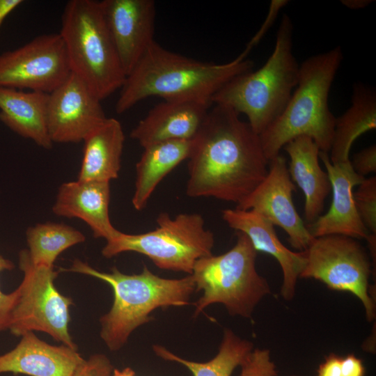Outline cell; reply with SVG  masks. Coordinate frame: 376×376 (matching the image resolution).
I'll list each match as a JSON object with an SVG mask.
<instances>
[{"instance_id": "14", "label": "cell", "mask_w": 376, "mask_h": 376, "mask_svg": "<svg viewBox=\"0 0 376 376\" xmlns=\"http://www.w3.org/2000/svg\"><path fill=\"white\" fill-rule=\"evenodd\" d=\"M102 12L127 76L155 41L153 0H103Z\"/></svg>"}, {"instance_id": "19", "label": "cell", "mask_w": 376, "mask_h": 376, "mask_svg": "<svg viewBox=\"0 0 376 376\" xmlns=\"http://www.w3.org/2000/svg\"><path fill=\"white\" fill-rule=\"evenodd\" d=\"M83 361L77 350L65 345H51L29 331L22 336L14 349L0 355V374L71 376Z\"/></svg>"}, {"instance_id": "16", "label": "cell", "mask_w": 376, "mask_h": 376, "mask_svg": "<svg viewBox=\"0 0 376 376\" xmlns=\"http://www.w3.org/2000/svg\"><path fill=\"white\" fill-rule=\"evenodd\" d=\"M213 103L205 99L164 100L131 131L143 148L168 141L193 139Z\"/></svg>"}, {"instance_id": "9", "label": "cell", "mask_w": 376, "mask_h": 376, "mask_svg": "<svg viewBox=\"0 0 376 376\" xmlns=\"http://www.w3.org/2000/svg\"><path fill=\"white\" fill-rule=\"evenodd\" d=\"M19 267L24 277L17 288L18 297L8 329L17 336L29 331H43L77 350L68 330L72 299L61 295L54 285L58 272L54 267L33 265L27 249L19 252Z\"/></svg>"}, {"instance_id": "28", "label": "cell", "mask_w": 376, "mask_h": 376, "mask_svg": "<svg viewBox=\"0 0 376 376\" xmlns=\"http://www.w3.org/2000/svg\"><path fill=\"white\" fill-rule=\"evenodd\" d=\"M239 376H276V366L268 350H252L240 365Z\"/></svg>"}, {"instance_id": "21", "label": "cell", "mask_w": 376, "mask_h": 376, "mask_svg": "<svg viewBox=\"0 0 376 376\" xmlns=\"http://www.w3.org/2000/svg\"><path fill=\"white\" fill-rule=\"evenodd\" d=\"M49 94L0 86V121L45 149L52 147L47 126Z\"/></svg>"}, {"instance_id": "20", "label": "cell", "mask_w": 376, "mask_h": 376, "mask_svg": "<svg viewBox=\"0 0 376 376\" xmlns=\"http://www.w3.org/2000/svg\"><path fill=\"white\" fill-rule=\"evenodd\" d=\"M283 148L290 157V176L304 194L306 224H311L322 215L331 190L328 174L319 163L320 150L314 141L306 136L291 140Z\"/></svg>"}, {"instance_id": "15", "label": "cell", "mask_w": 376, "mask_h": 376, "mask_svg": "<svg viewBox=\"0 0 376 376\" xmlns=\"http://www.w3.org/2000/svg\"><path fill=\"white\" fill-rule=\"evenodd\" d=\"M332 191L331 206L314 222L306 224L313 237L340 235L366 240L369 232L361 221L354 201V187L364 179L353 169L350 160L331 163L327 152L320 151Z\"/></svg>"}, {"instance_id": "6", "label": "cell", "mask_w": 376, "mask_h": 376, "mask_svg": "<svg viewBox=\"0 0 376 376\" xmlns=\"http://www.w3.org/2000/svg\"><path fill=\"white\" fill-rule=\"evenodd\" d=\"M59 34L71 72L83 80L101 101L120 89L126 75L100 1H68L62 14Z\"/></svg>"}, {"instance_id": "24", "label": "cell", "mask_w": 376, "mask_h": 376, "mask_svg": "<svg viewBox=\"0 0 376 376\" xmlns=\"http://www.w3.org/2000/svg\"><path fill=\"white\" fill-rule=\"evenodd\" d=\"M376 127V93L373 87L357 84L353 87L351 105L336 118L329 157L331 163L350 159L354 141Z\"/></svg>"}, {"instance_id": "5", "label": "cell", "mask_w": 376, "mask_h": 376, "mask_svg": "<svg viewBox=\"0 0 376 376\" xmlns=\"http://www.w3.org/2000/svg\"><path fill=\"white\" fill-rule=\"evenodd\" d=\"M292 33V20L283 14L274 50L265 64L232 78L212 97L213 104L244 114L258 135L281 114L298 83L299 65L293 54Z\"/></svg>"}, {"instance_id": "2", "label": "cell", "mask_w": 376, "mask_h": 376, "mask_svg": "<svg viewBox=\"0 0 376 376\" xmlns=\"http://www.w3.org/2000/svg\"><path fill=\"white\" fill-rule=\"evenodd\" d=\"M242 52L225 63L203 62L169 51L154 41L126 76L115 105L123 113L150 97L163 100L205 99L232 78L252 70L254 63Z\"/></svg>"}, {"instance_id": "18", "label": "cell", "mask_w": 376, "mask_h": 376, "mask_svg": "<svg viewBox=\"0 0 376 376\" xmlns=\"http://www.w3.org/2000/svg\"><path fill=\"white\" fill-rule=\"evenodd\" d=\"M110 182L72 181L58 188L52 212L58 217L78 218L95 238L109 240L118 230L109 217Z\"/></svg>"}, {"instance_id": "37", "label": "cell", "mask_w": 376, "mask_h": 376, "mask_svg": "<svg viewBox=\"0 0 376 376\" xmlns=\"http://www.w3.org/2000/svg\"><path fill=\"white\" fill-rule=\"evenodd\" d=\"M111 376H136L135 372L130 368H125L122 370L113 368Z\"/></svg>"}, {"instance_id": "10", "label": "cell", "mask_w": 376, "mask_h": 376, "mask_svg": "<svg viewBox=\"0 0 376 376\" xmlns=\"http://www.w3.org/2000/svg\"><path fill=\"white\" fill-rule=\"evenodd\" d=\"M304 252L306 263L299 278L314 279L331 290L351 292L363 304L367 320L375 319L369 284L371 264L356 239L340 235L314 237Z\"/></svg>"}, {"instance_id": "27", "label": "cell", "mask_w": 376, "mask_h": 376, "mask_svg": "<svg viewBox=\"0 0 376 376\" xmlns=\"http://www.w3.org/2000/svg\"><path fill=\"white\" fill-rule=\"evenodd\" d=\"M359 217L370 233L376 234V177L365 178L354 192Z\"/></svg>"}, {"instance_id": "23", "label": "cell", "mask_w": 376, "mask_h": 376, "mask_svg": "<svg viewBox=\"0 0 376 376\" xmlns=\"http://www.w3.org/2000/svg\"><path fill=\"white\" fill-rule=\"evenodd\" d=\"M193 139L162 141L143 148L136 164L132 198L136 210H143L160 182L191 154Z\"/></svg>"}, {"instance_id": "33", "label": "cell", "mask_w": 376, "mask_h": 376, "mask_svg": "<svg viewBox=\"0 0 376 376\" xmlns=\"http://www.w3.org/2000/svg\"><path fill=\"white\" fill-rule=\"evenodd\" d=\"M342 357L331 354L328 355L318 370L317 376H342Z\"/></svg>"}, {"instance_id": "36", "label": "cell", "mask_w": 376, "mask_h": 376, "mask_svg": "<svg viewBox=\"0 0 376 376\" xmlns=\"http://www.w3.org/2000/svg\"><path fill=\"white\" fill-rule=\"evenodd\" d=\"M373 0H342L340 1L341 3L345 6L353 9L358 10L364 8L370 3H372Z\"/></svg>"}, {"instance_id": "31", "label": "cell", "mask_w": 376, "mask_h": 376, "mask_svg": "<svg viewBox=\"0 0 376 376\" xmlns=\"http://www.w3.org/2000/svg\"><path fill=\"white\" fill-rule=\"evenodd\" d=\"M354 171L359 175H365L376 172V146H368L355 153L351 161Z\"/></svg>"}, {"instance_id": "32", "label": "cell", "mask_w": 376, "mask_h": 376, "mask_svg": "<svg viewBox=\"0 0 376 376\" xmlns=\"http://www.w3.org/2000/svg\"><path fill=\"white\" fill-rule=\"evenodd\" d=\"M288 1L286 0H272L270 3V7L269 9V13L265 19L263 24L262 25L260 30L251 39L249 45H247L246 49V52H249L251 49L256 45L257 42L262 38L265 33L268 30L271 24L274 22L276 19V17L281 9L282 7L285 6L288 3Z\"/></svg>"}, {"instance_id": "7", "label": "cell", "mask_w": 376, "mask_h": 376, "mask_svg": "<svg viewBox=\"0 0 376 376\" xmlns=\"http://www.w3.org/2000/svg\"><path fill=\"white\" fill-rule=\"evenodd\" d=\"M235 244L227 252L198 260L191 276L195 290L202 291L194 302V317L208 306L222 304L232 315L251 318L254 308L270 288L256 268L257 251L249 237L236 232Z\"/></svg>"}, {"instance_id": "26", "label": "cell", "mask_w": 376, "mask_h": 376, "mask_svg": "<svg viewBox=\"0 0 376 376\" xmlns=\"http://www.w3.org/2000/svg\"><path fill=\"white\" fill-rule=\"evenodd\" d=\"M26 235L32 263L50 268L63 251L86 240L81 231L70 226L52 222L31 226Z\"/></svg>"}, {"instance_id": "12", "label": "cell", "mask_w": 376, "mask_h": 376, "mask_svg": "<svg viewBox=\"0 0 376 376\" xmlns=\"http://www.w3.org/2000/svg\"><path fill=\"white\" fill-rule=\"evenodd\" d=\"M296 187L292 180L286 159L280 154L269 161L268 172L261 182L236 208L253 210L281 228L291 246L305 251L314 237L298 214L292 201Z\"/></svg>"}, {"instance_id": "17", "label": "cell", "mask_w": 376, "mask_h": 376, "mask_svg": "<svg viewBox=\"0 0 376 376\" xmlns=\"http://www.w3.org/2000/svg\"><path fill=\"white\" fill-rule=\"evenodd\" d=\"M221 217L230 228L244 233L256 251L269 254L278 261L283 272L281 294L285 300H291L305 265L304 252H295L284 246L276 235L274 226L255 211L236 207L225 209L221 211Z\"/></svg>"}, {"instance_id": "22", "label": "cell", "mask_w": 376, "mask_h": 376, "mask_svg": "<svg viewBox=\"0 0 376 376\" xmlns=\"http://www.w3.org/2000/svg\"><path fill=\"white\" fill-rule=\"evenodd\" d=\"M124 141L120 122L107 118L83 141V159L77 180L110 182L117 178Z\"/></svg>"}, {"instance_id": "8", "label": "cell", "mask_w": 376, "mask_h": 376, "mask_svg": "<svg viewBox=\"0 0 376 376\" xmlns=\"http://www.w3.org/2000/svg\"><path fill=\"white\" fill-rule=\"evenodd\" d=\"M157 227L140 234L118 231L102 250L110 258L133 251L148 257L158 268L191 274L196 262L212 255L213 233L198 213H181L171 218L166 212L157 219Z\"/></svg>"}, {"instance_id": "11", "label": "cell", "mask_w": 376, "mask_h": 376, "mask_svg": "<svg viewBox=\"0 0 376 376\" xmlns=\"http://www.w3.org/2000/svg\"><path fill=\"white\" fill-rule=\"evenodd\" d=\"M71 74L59 33L43 34L0 54V86L50 93Z\"/></svg>"}, {"instance_id": "1", "label": "cell", "mask_w": 376, "mask_h": 376, "mask_svg": "<svg viewBox=\"0 0 376 376\" xmlns=\"http://www.w3.org/2000/svg\"><path fill=\"white\" fill-rule=\"evenodd\" d=\"M186 194L233 202L245 198L266 176L269 160L260 136L240 114L213 104L193 139Z\"/></svg>"}, {"instance_id": "4", "label": "cell", "mask_w": 376, "mask_h": 376, "mask_svg": "<svg viewBox=\"0 0 376 376\" xmlns=\"http://www.w3.org/2000/svg\"><path fill=\"white\" fill-rule=\"evenodd\" d=\"M343 58L340 47L305 59L298 83L279 118L259 135L269 161L291 140L306 136L329 153L336 118L329 107V94Z\"/></svg>"}, {"instance_id": "13", "label": "cell", "mask_w": 376, "mask_h": 376, "mask_svg": "<svg viewBox=\"0 0 376 376\" xmlns=\"http://www.w3.org/2000/svg\"><path fill=\"white\" fill-rule=\"evenodd\" d=\"M107 118L101 100L72 72L49 93L47 126L52 143L83 141Z\"/></svg>"}, {"instance_id": "34", "label": "cell", "mask_w": 376, "mask_h": 376, "mask_svg": "<svg viewBox=\"0 0 376 376\" xmlns=\"http://www.w3.org/2000/svg\"><path fill=\"white\" fill-rule=\"evenodd\" d=\"M342 376H364L365 368L362 361L354 356L349 354L341 360Z\"/></svg>"}, {"instance_id": "30", "label": "cell", "mask_w": 376, "mask_h": 376, "mask_svg": "<svg viewBox=\"0 0 376 376\" xmlns=\"http://www.w3.org/2000/svg\"><path fill=\"white\" fill-rule=\"evenodd\" d=\"M13 263L0 255V273L14 268ZM18 297V290L3 293L0 288V332L8 329L10 314Z\"/></svg>"}, {"instance_id": "29", "label": "cell", "mask_w": 376, "mask_h": 376, "mask_svg": "<svg viewBox=\"0 0 376 376\" xmlns=\"http://www.w3.org/2000/svg\"><path fill=\"white\" fill-rule=\"evenodd\" d=\"M113 370L110 360L104 354H96L84 360L71 376H111Z\"/></svg>"}, {"instance_id": "3", "label": "cell", "mask_w": 376, "mask_h": 376, "mask_svg": "<svg viewBox=\"0 0 376 376\" xmlns=\"http://www.w3.org/2000/svg\"><path fill=\"white\" fill-rule=\"evenodd\" d=\"M61 271L93 276L112 288L113 305L100 318V336L111 351L120 349L134 329L150 322L152 311L189 305L195 291L191 274L181 279H165L153 274L146 265L140 274L129 275L116 267H113L110 272H100L75 259L70 268H61Z\"/></svg>"}, {"instance_id": "25", "label": "cell", "mask_w": 376, "mask_h": 376, "mask_svg": "<svg viewBox=\"0 0 376 376\" xmlns=\"http://www.w3.org/2000/svg\"><path fill=\"white\" fill-rule=\"evenodd\" d=\"M154 352L159 357L185 366L194 376H230L253 350V344L226 329L217 354L207 362H196L180 357L162 345H154Z\"/></svg>"}, {"instance_id": "35", "label": "cell", "mask_w": 376, "mask_h": 376, "mask_svg": "<svg viewBox=\"0 0 376 376\" xmlns=\"http://www.w3.org/2000/svg\"><path fill=\"white\" fill-rule=\"evenodd\" d=\"M22 2V0H0V29L6 17Z\"/></svg>"}, {"instance_id": "38", "label": "cell", "mask_w": 376, "mask_h": 376, "mask_svg": "<svg viewBox=\"0 0 376 376\" xmlns=\"http://www.w3.org/2000/svg\"><path fill=\"white\" fill-rule=\"evenodd\" d=\"M292 376H295V375H292Z\"/></svg>"}]
</instances>
